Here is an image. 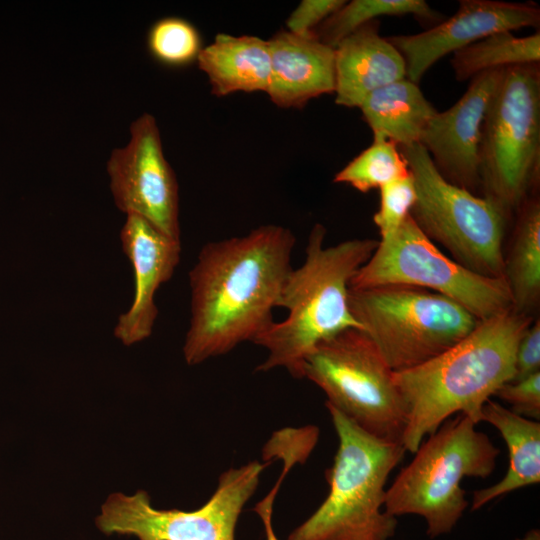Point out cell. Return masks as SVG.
<instances>
[{
    "mask_svg": "<svg viewBox=\"0 0 540 540\" xmlns=\"http://www.w3.org/2000/svg\"><path fill=\"white\" fill-rule=\"evenodd\" d=\"M413 15L425 22H440L439 13L424 0H353L313 30V37L335 48L345 37L381 16Z\"/></svg>",
    "mask_w": 540,
    "mask_h": 540,
    "instance_id": "cell-23",
    "label": "cell"
},
{
    "mask_svg": "<svg viewBox=\"0 0 540 540\" xmlns=\"http://www.w3.org/2000/svg\"><path fill=\"white\" fill-rule=\"evenodd\" d=\"M540 9L534 3L462 0L454 15L423 32L394 35L387 40L402 55L406 78L418 84L438 60L491 34L538 27Z\"/></svg>",
    "mask_w": 540,
    "mask_h": 540,
    "instance_id": "cell-13",
    "label": "cell"
},
{
    "mask_svg": "<svg viewBox=\"0 0 540 540\" xmlns=\"http://www.w3.org/2000/svg\"><path fill=\"white\" fill-rule=\"evenodd\" d=\"M532 323L510 309L479 321L461 341L417 367L393 372L406 409L401 444L414 453L453 414L481 422L484 404L515 375L517 345Z\"/></svg>",
    "mask_w": 540,
    "mask_h": 540,
    "instance_id": "cell-2",
    "label": "cell"
},
{
    "mask_svg": "<svg viewBox=\"0 0 540 540\" xmlns=\"http://www.w3.org/2000/svg\"><path fill=\"white\" fill-rule=\"evenodd\" d=\"M398 148L414 179L416 201L410 216L419 229L465 268L504 278L503 241L510 214L491 198L445 179L419 143Z\"/></svg>",
    "mask_w": 540,
    "mask_h": 540,
    "instance_id": "cell-7",
    "label": "cell"
},
{
    "mask_svg": "<svg viewBox=\"0 0 540 540\" xmlns=\"http://www.w3.org/2000/svg\"><path fill=\"white\" fill-rule=\"evenodd\" d=\"M393 372L369 336L357 328L319 343L302 366V377L325 393L326 405L367 433L401 443L406 409Z\"/></svg>",
    "mask_w": 540,
    "mask_h": 540,
    "instance_id": "cell-9",
    "label": "cell"
},
{
    "mask_svg": "<svg viewBox=\"0 0 540 540\" xmlns=\"http://www.w3.org/2000/svg\"><path fill=\"white\" fill-rule=\"evenodd\" d=\"M494 396L506 402L514 413L538 421L540 418V372L503 384Z\"/></svg>",
    "mask_w": 540,
    "mask_h": 540,
    "instance_id": "cell-27",
    "label": "cell"
},
{
    "mask_svg": "<svg viewBox=\"0 0 540 540\" xmlns=\"http://www.w3.org/2000/svg\"><path fill=\"white\" fill-rule=\"evenodd\" d=\"M387 284L424 288L460 304L478 320L513 309L504 278L477 274L443 254L409 215L391 237L380 240L350 282L363 289Z\"/></svg>",
    "mask_w": 540,
    "mask_h": 540,
    "instance_id": "cell-10",
    "label": "cell"
},
{
    "mask_svg": "<svg viewBox=\"0 0 540 540\" xmlns=\"http://www.w3.org/2000/svg\"><path fill=\"white\" fill-rule=\"evenodd\" d=\"M338 449L325 477V500L287 540H389L397 520L384 510L386 482L406 450L400 442L373 436L326 405Z\"/></svg>",
    "mask_w": 540,
    "mask_h": 540,
    "instance_id": "cell-4",
    "label": "cell"
},
{
    "mask_svg": "<svg viewBox=\"0 0 540 540\" xmlns=\"http://www.w3.org/2000/svg\"><path fill=\"white\" fill-rule=\"evenodd\" d=\"M295 243L290 229L267 224L201 248L189 272L191 315L183 345L188 365L253 343L275 322Z\"/></svg>",
    "mask_w": 540,
    "mask_h": 540,
    "instance_id": "cell-1",
    "label": "cell"
},
{
    "mask_svg": "<svg viewBox=\"0 0 540 540\" xmlns=\"http://www.w3.org/2000/svg\"><path fill=\"white\" fill-rule=\"evenodd\" d=\"M373 138H384L398 147L419 143L437 113L418 84L407 78L371 92L358 107Z\"/></svg>",
    "mask_w": 540,
    "mask_h": 540,
    "instance_id": "cell-20",
    "label": "cell"
},
{
    "mask_svg": "<svg viewBox=\"0 0 540 540\" xmlns=\"http://www.w3.org/2000/svg\"><path fill=\"white\" fill-rule=\"evenodd\" d=\"M123 252L134 271V298L121 314L114 335L130 346L147 339L158 316L155 294L180 262L181 240L173 239L137 215H126L120 232Z\"/></svg>",
    "mask_w": 540,
    "mask_h": 540,
    "instance_id": "cell-15",
    "label": "cell"
},
{
    "mask_svg": "<svg viewBox=\"0 0 540 540\" xmlns=\"http://www.w3.org/2000/svg\"><path fill=\"white\" fill-rule=\"evenodd\" d=\"M268 43L271 64L266 93L276 106L301 109L313 98L334 93V48L286 29Z\"/></svg>",
    "mask_w": 540,
    "mask_h": 540,
    "instance_id": "cell-16",
    "label": "cell"
},
{
    "mask_svg": "<svg viewBox=\"0 0 540 540\" xmlns=\"http://www.w3.org/2000/svg\"><path fill=\"white\" fill-rule=\"evenodd\" d=\"M335 103L355 108L371 92L406 78L402 55L379 34L373 20L345 37L335 48Z\"/></svg>",
    "mask_w": 540,
    "mask_h": 540,
    "instance_id": "cell-17",
    "label": "cell"
},
{
    "mask_svg": "<svg viewBox=\"0 0 540 540\" xmlns=\"http://www.w3.org/2000/svg\"><path fill=\"white\" fill-rule=\"evenodd\" d=\"M509 252L504 256V279L513 309L529 315L540 299V203L526 199L519 207Z\"/></svg>",
    "mask_w": 540,
    "mask_h": 540,
    "instance_id": "cell-21",
    "label": "cell"
},
{
    "mask_svg": "<svg viewBox=\"0 0 540 540\" xmlns=\"http://www.w3.org/2000/svg\"><path fill=\"white\" fill-rule=\"evenodd\" d=\"M476 425L457 414L426 437L386 489L385 512L394 517L421 516L431 538L449 533L469 504L462 479L488 477L500 454Z\"/></svg>",
    "mask_w": 540,
    "mask_h": 540,
    "instance_id": "cell-5",
    "label": "cell"
},
{
    "mask_svg": "<svg viewBox=\"0 0 540 540\" xmlns=\"http://www.w3.org/2000/svg\"><path fill=\"white\" fill-rule=\"evenodd\" d=\"M150 55L169 67H181L197 60L201 36L196 27L180 17H164L152 24L146 38Z\"/></svg>",
    "mask_w": 540,
    "mask_h": 540,
    "instance_id": "cell-25",
    "label": "cell"
},
{
    "mask_svg": "<svg viewBox=\"0 0 540 540\" xmlns=\"http://www.w3.org/2000/svg\"><path fill=\"white\" fill-rule=\"evenodd\" d=\"M271 462L251 461L224 471L209 500L191 511L156 509L144 490L134 495L113 493L102 505L96 525L107 535L139 540H235L240 514Z\"/></svg>",
    "mask_w": 540,
    "mask_h": 540,
    "instance_id": "cell-11",
    "label": "cell"
},
{
    "mask_svg": "<svg viewBox=\"0 0 540 540\" xmlns=\"http://www.w3.org/2000/svg\"><path fill=\"white\" fill-rule=\"evenodd\" d=\"M408 172L398 146L384 138H374L373 143L341 169L333 181L367 193Z\"/></svg>",
    "mask_w": 540,
    "mask_h": 540,
    "instance_id": "cell-24",
    "label": "cell"
},
{
    "mask_svg": "<svg viewBox=\"0 0 540 540\" xmlns=\"http://www.w3.org/2000/svg\"><path fill=\"white\" fill-rule=\"evenodd\" d=\"M539 172V64L507 67L483 121L480 189L511 214L528 199Z\"/></svg>",
    "mask_w": 540,
    "mask_h": 540,
    "instance_id": "cell-8",
    "label": "cell"
},
{
    "mask_svg": "<svg viewBox=\"0 0 540 540\" xmlns=\"http://www.w3.org/2000/svg\"><path fill=\"white\" fill-rule=\"evenodd\" d=\"M344 0H302L286 20V30L313 37V30L345 4Z\"/></svg>",
    "mask_w": 540,
    "mask_h": 540,
    "instance_id": "cell-28",
    "label": "cell"
},
{
    "mask_svg": "<svg viewBox=\"0 0 540 540\" xmlns=\"http://www.w3.org/2000/svg\"><path fill=\"white\" fill-rule=\"evenodd\" d=\"M326 228L311 229L303 264L290 271L277 307L288 310L283 321L274 322L254 344L267 350L256 371L284 368L302 378L306 357L321 342L349 329H362L348 305L350 282L375 251L373 239H351L324 246Z\"/></svg>",
    "mask_w": 540,
    "mask_h": 540,
    "instance_id": "cell-3",
    "label": "cell"
},
{
    "mask_svg": "<svg viewBox=\"0 0 540 540\" xmlns=\"http://www.w3.org/2000/svg\"><path fill=\"white\" fill-rule=\"evenodd\" d=\"M292 467L293 465L289 462L283 463V469L276 484L270 490V492L262 500H260L254 507V511L258 514V516L260 517L263 523L266 540H279V538L276 536L274 532L273 524H272L273 505H274V500L280 489V486L282 482L284 481L285 477L287 476V474L289 473V471L292 469Z\"/></svg>",
    "mask_w": 540,
    "mask_h": 540,
    "instance_id": "cell-30",
    "label": "cell"
},
{
    "mask_svg": "<svg viewBox=\"0 0 540 540\" xmlns=\"http://www.w3.org/2000/svg\"><path fill=\"white\" fill-rule=\"evenodd\" d=\"M539 32L518 37L504 31L491 34L453 53L451 65L457 80L511 66L539 64Z\"/></svg>",
    "mask_w": 540,
    "mask_h": 540,
    "instance_id": "cell-22",
    "label": "cell"
},
{
    "mask_svg": "<svg viewBox=\"0 0 540 540\" xmlns=\"http://www.w3.org/2000/svg\"><path fill=\"white\" fill-rule=\"evenodd\" d=\"M540 372V322L539 318L529 325L517 345L515 375L512 381Z\"/></svg>",
    "mask_w": 540,
    "mask_h": 540,
    "instance_id": "cell-29",
    "label": "cell"
},
{
    "mask_svg": "<svg viewBox=\"0 0 540 540\" xmlns=\"http://www.w3.org/2000/svg\"><path fill=\"white\" fill-rule=\"evenodd\" d=\"M483 421L501 434L508 448L509 466L499 482L474 492L473 511L498 497L540 482L539 421L520 416L491 399L482 408Z\"/></svg>",
    "mask_w": 540,
    "mask_h": 540,
    "instance_id": "cell-19",
    "label": "cell"
},
{
    "mask_svg": "<svg viewBox=\"0 0 540 540\" xmlns=\"http://www.w3.org/2000/svg\"><path fill=\"white\" fill-rule=\"evenodd\" d=\"M196 61L216 96L267 92L271 64L268 40L219 33L201 49Z\"/></svg>",
    "mask_w": 540,
    "mask_h": 540,
    "instance_id": "cell-18",
    "label": "cell"
},
{
    "mask_svg": "<svg viewBox=\"0 0 540 540\" xmlns=\"http://www.w3.org/2000/svg\"><path fill=\"white\" fill-rule=\"evenodd\" d=\"M116 207L137 215L167 236L180 240L179 187L165 158L156 119L143 113L130 125V138L107 161Z\"/></svg>",
    "mask_w": 540,
    "mask_h": 540,
    "instance_id": "cell-12",
    "label": "cell"
},
{
    "mask_svg": "<svg viewBox=\"0 0 540 540\" xmlns=\"http://www.w3.org/2000/svg\"><path fill=\"white\" fill-rule=\"evenodd\" d=\"M380 206L373 216L381 240L394 235L405 219L410 215L416 201V189L413 176L409 172L389 181L379 188Z\"/></svg>",
    "mask_w": 540,
    "mask_h": 540,
    "instance_id": "cell-26",
    "label": "cell"
},
{
    "mask_svg": "<svg viewBox=\"0 0 540 540\" xmlns=\"http://www.w3.org/2000/svg\"><path fill=\"white\" fill-rule=\"evenodd\" d=\"M348 305L394 372L417 367L442 354L480 321L443 295L400 284L350 287Z\"/></svg>",
    "mask_w": 540,
    "mask_h": 540,
    "instance_id": "cell-6",
    "label": "cell"
},
{
    "mask_svg": "<svg viewBox=\"0 0 540 540\" xmlns=\"http://www.w3.org/2000/svg\"><path fill=\"white\" fill-rule=\"evenodd\" d=\"M503 69L474 76L455 104L431 118L419 141L445 179L474 194L480 188L483 121Z\"/></svg>",
    "mask_w": 540,
    "mask_h": 540,
    "instance_id": "cell-14",
    "label": "cell"
}]
</instances>
